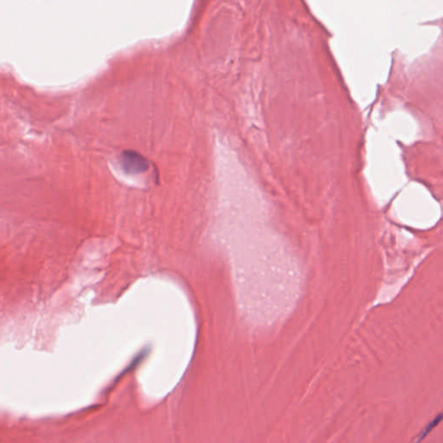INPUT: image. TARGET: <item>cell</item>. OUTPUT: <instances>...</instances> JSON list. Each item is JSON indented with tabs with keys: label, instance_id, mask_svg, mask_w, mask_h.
<instances>
[{
	"label": "cell",
	"instance_id": "1",
	"mask_svg": "<svg viewBox=\"0 0 443 443\" xmlns=\"http://www.w3.org/2000/svg\"><path fill=\"white\" fill-rule=\"evenodd\" d=\"M120 166L127 175H137L147 172L149 161L135 151L126 150L120 156Z\"/></svg>",
	"mask_w": 443,
	"mask_h": 443
},
{
	"label": "cell",
	"instance_id": "2",
	"mask_svg": "<svg viewBox=\"0 0 443 443\" xmlns=\"http://www.w3.org/2000/svg\"><path fill=\"white\" fill-rule=\"evenodd\" d=\"M440 419H442V416H441V415H440L439 417H438V418H436V420L434 421V422H432L431 426H429V425H428V427H427V428H426V429H425V430H424V434H422V435H421L420 438H419V440H418V441H420V440H422V439H423V438H424V437H425V436H426V435H427V434H428V432L431 431L432 428H434V427H435V426H436V421L440 420Z\"/></svg>",
	"mask_w": 443,
	"mask_h": 443
}]
</instances>
